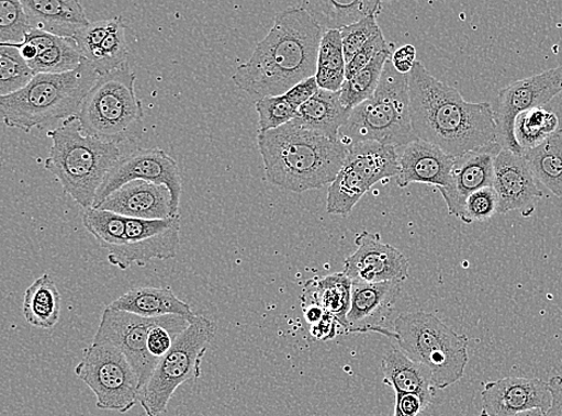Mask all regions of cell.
<instances>
[{
  "instance_id": "cell-11",
  "label": "cell",
  "mask_w": 562,
  "mask_h": 416,
  "mask_svg": "<svg viewBox=\"0 0 562 416\" xmlns=\"http://www.w3.org/2000/svg\"><path fill=\"white\" fill-rule=\"evenodd\" d=\"M560 93L562 67L522 78L503 88L492 105L501 147L522 155L514 133L517 116L522 112L543 108Z\"/></svg>"
},
{
  "instance_id": "cell-12",
  "label": "cell",
  "mask_w": 562,
  "mask_h": 416,
  "mask_svg": "<svg viewBox=\"0 0 562 416\" xmlns=\"http://www.w3.org/2000/svg\"><path fill=\"white\" fill-rule=\"evenodd\" d=\"M180 215L164 220L127 218L125 244L109 255V262L126 270L133 266L146 267L154 259L175 258L180 245Z\"/></svg>"
},
{
  "instance_id": "cell-6",
  "label": "cell",
  "mask_w": 562,
  "mask_h": 416,
  "mask_svg": "<svg viewBox=\"0 0 562 416\" xmlns=\"http://www.w3.org/2000/svg\"><path fill=\"white\" fill-rule=\"evenodd\" d=\"M416 139L408 76L398 74L389 59L374 95L351 111L348 122L339 130L338 140L347 148L359 142H378L396 148Z\"/></svg>"
},
{
  "instance_id": "cell-5",
  "label": "cell",
  "mask_w": 562,
  "mask_h": 416,
  "mask_svg": "<svg viewBox=\"0 0 562 416\" xmlns=\"http://www.w3.org/2000/svg\"><path fill=\"white\" fill-rule=\"evenodd\" d=\"M99 77L87 60L72 72L35 75L20 92L0 97L3 122L8 127L30 134L50 122L67 121L80 112Z\"/></svg>"
},
{
  "instance_id": "cell-16",
  "label": "cell",
  "mask_w": 562,
  "mask_h": 416,
  "mask_svg": "<svg viewBox=\"0 0 562 416\" xmlns=\"http://www.w3.org/2000/svg\"><path fill=\"white\" fill-rule=\"evenodd\" d=\"M493 188L498 194L499 214L519 212L530 217L544 196L525 156L505 149L495 159Z\"/></svg>"
},
{
  "instance_id": "cell-50",
  "label": "cell",
  "mask_w": 562,
  "mask_h": 416,
  "mask_svg": "<svg viewBox=\"0 0 562 416\" xmlns=\"http://www.w3.org/2000/svg\"><path fill=\"white\" fill-rule=\"evenodd\" d=\"M303 306L305 319L311 327L319 323L326 316V312L315 303H303Z\"/></svg>"
},
{
  "instance_id": "cell-14",
  "label": "cell",
  "mask_w": 562,
  "mask_h": 416,
  "mask_svg": "<svg viewBox=\"0 0 562 416\" xmlns=\"http://www.w3.org/2000/svg\"><path fill=\"white\" fill-rule=\"evenodd\" d=\"M145 180L161 184L171 191L176 215L179 214L182 179L177 161L159 148L137 149L123 155L98 192L93 207H98L110 194L130 183Z\"/></svg>"
},
{
  "instance_id": "cell-26",
  "label": "cell",
  "mask_w": 562,
  "mask_h": 416,
  "mask_svg": "<svg viewBox=\"0 0 562 416\" xmlns=\"http://www.w3.org/2000/svg\"><path fill=\"white\" fill-rule=\"evenodd\" d=\"M352 281L345 272L316 278L305 284L303 303H315L347 330V315L351 303Z\"/></svg>"
},
{
  "instance_id": "cell-8",
  "label": "cell",
  "mask_w": 562,
  "mask_h": 416,
  "mask_svg": "<svg viewBox=\"0 0 562 416\" xmlns=\"http://www.w3.org/2000/svg\"><path fill=\"white\" fill-rule=\"evenodd\" d=\"M392 329V339L405 356L429 372L436 389H447L463 379L469 361L464 335L427 312L401 315Z\"/></svg>"
},
{
  "instance_id": "cell-20",
  "label": "cell",
  "mask_w": 562,
  "mask_h": 416,
  "mask_svg": "<svg viewBox=\"0 0 562 416\" xmlns=\"http://www.w3.org/2000/svg\"><path fill=\"white\" fill-rule=\"evenodd\" d=\"M97 210L139 220H164L176 216L171 191L165 185L145 180L130 181L110 194Z\"/></svg>"
},
{
  "instance_id": "cell-44",
  "label": "cell",
  "mask_w": 562,
  "mask_h": 416,
  "mask_svg": "<svg viewBox=\"0 0 562 416\" xmlns=\"http://www.w3.org/2000/svg\"><path fill=\"white\" fill-rule=\"evenodd\" d=\"M385 50H390V47L385 41L383 32L381 31L375 34L371 41L358 52V55L347 64L346 80H349L352 76H356L364 68H368L373 59Z\"/></svg>"
},
{
  "instance_id": "cell-48",
  "label": "cell",
  "mask_w": 562,
  "mask_h": 416,
  "mask_svg": "<svg viewBox=\"0 0 562 416\" xmlns=\"http://www.w3.org/2000/svg\"><path fill=\"white\" fill-rule=\"evenodd\" d=\"M337 327H339L338 322L326 314L319 323L311 327V335L319 341L331 340L337 335Z\"/></svg>"
},
{
  "instance_id": "cell-9",
  "label": "cell",
  "mask_w": 562,
  "mask_h": 416,
  "mask_svg": "<svg viewBox=\"0 0 562 416\" xmlns=\"http://www.w3.org/2000/svg\"><path fill=\"white\" fill-rule=\"evenodd\" d=\"M215 336L216 325L213 321L194 316L142 389L139 405L147 416L166 413L180 385L201 379L202 361Z\"/></svg>"
},
{
  "instance_id": "cell-28",
  "label": "cell",
  "mask_w": 562,
  "mask_h": 416,
  "mask_svg": "<svg viewBox=\"0 0 562 416\" xmlns=\"http://www.w3.org/2000/svg\"><path fill=\"white\" fill-rule=\"evenodd\" d=\"M61 295L48 274L36 279L24 293L23 315L33 327L52 329L59 322Z\"/></svg>"
},
{
  "instance_id": "cell-21",
  "label": "cell",
  "mask_w": 562,
  "mask_h": 416,
  "mask_svg": "<svg viewBox=\"0 0 562 416\" xmlns=\"http://www.w3.org/2000/svg\"><path fill=\"white\" fill-rule=\"evenodd\" d=\"M454 162L453 156L442 151L432 143L416 139L404 146L398 155L400 172L397 185L426 184L446 188Z\"/></svg>"
},
{
  "instance_id": "cell-3",
  "label": "cell",
  "mask_w": 562,
  "mask_h": 416,
  "mask_svg": "<svg viewBox=\"0 0 562 416\" xmlns=\"http://www.w3.org/2000/svg\"><path fill=\"white\" fill-rule=\"evenodd\" d=\"M268 180L285 191L302 193L322 189L336 179L348 148L293 121L257 137Z\"/></svg>"
},
{
  "instance_id": "cell-51",
  "label": "cell",
  "mask_w": 562,
  "mask_h": 416,
  "mask_svg": "<svg viewBox=\"0 0 562 416\" xmlns=\"http://www.w3.org/2000/svg\"><path fill=\"white\" fill-rule=\"evenodd\" d=\"M515 416H546V413L542 411H530Z\"/></svg>"
},
{
  "instance_id": "cell-1",
  "label": "cell",
  "mask_w": 562,
  "mask_h": 416,
  "mask_svg": "<svg viewBox=\"0 0 562 416\" xmlns=\"http://www.w3.org/2000/svg\"><path fill=\"white\" fill-rule=\"evenodd\" d=\"M415 137L453 156L498 143L490 102H469L416 61L408 75Z\"/></svg>"
},
{
  "instance_id": "cell-18",
  "label": "cell",
  "mask_w": 562,
  "mask_h": 416,
  "mask_svg": "<svg viewBox=\"0 0 562 416\" xmlns=\"http://www.w3.org/2000/svg\"><path fill=\"white\" fill-rule=\"evenodd\" d=\"M502 150L499 143H493L454 158L449 184L437 189L447 202L450 215L461 218L470 194L493 187L495 159Z\"/></svg>"
},
{
  "instance_id": "cell-27",
  "label": "cell",
  "mask_w": 562,
  "mask_h": 416,
  "mask_svg": "<svg viewBox=\"0 0 562 416\" xmlns=\"http://www.w3.org/2000/svg\"><path fill=\"white\" fill-rule=\"evenodd\" d=\"M345 164L368 178L372 187L397 177L400 172L396 148L378 142H359L349 146Z\"/></svg>"
},
{
  "instance_id": "cell-15",
  "label": "cell",
  "mask_w": 562,
  "mask_h": 416,
  "mask_svg": "<svg viewBox=\"0 0 562 416\" xmlns=\"http://www.w3.org/2000/svg\"><path fill=\"white\" fill-rule=\"evenodd\" d=\"M358 249L346 258L345 274L352 282L403 283L409 277V261L396 247L382 241L378 233L363 231L356 238Z\"/></svg>"
},
{
  "instance_id": "cell-22",
  "label": "cell",
  "mask_w": 562,
  "mask_h": 416,
  "mask_svg": "<svg viewBox=\"0 0 562 416\" xmlns=\"http://www.w3.org/2000/svg\"><path fill=\"white\" fill-rule=\"evenodd\" d=\"M31 27L58 37H72L90 23L75 0H21Z\"/></svg>"
},
{
  "instance_id": "cell-37",
  "label": "cell",
  "mask_w": 562,
  "mask_h": 416,
  "mask_svg": "<svg viewBox=\"0 0 562 416\" xmlns=\"http://www.w3.org/2000/svg\"><path fill=\"white\" fill-rule=\"evenodd\" d=\"M83 60L75 38L59 37L54 46L29 64L35 75H57L77 70Z\"/></svg>"
},
{
  "instance_id": "cell-47",
  "label": "cell",
  "mask_w": 562,
  "mask_h": 416,
  "mask_svg": "<svg viewBox=\"0 0 562 416\" xmlns=\"http://www.w3.org/2000/svg\"><path fill=\"white\" fill-rule=\"evenodd\" d=\"M425 408L420 397L412 394H396L395 416H417Z\"/></svg>"
},
{
  "instance_id": "cell-39",
  "label": "cell",
  "mask_w": 562,
  "mask_h": 416,
  "mask_svg": "<svg viewBox=\"0 0 562 416\" xmlns=\"http://www.w3.org/2000/svg\"><path fill=\"white\" fill-rule=\"evenodd\" d=\"M31 30L21 0H0V44L21 45Z\"/></svg>"
},
{
  "instance_id": "cell-45",
  "label": "cell",
  "mask_w": 562,
  "mask_h": 416,
  "mask_svg": "<svg viewBox=\"0 0 562 416\" xmlns=\"http://www.w3.org/2000/svg\"><path fill=\"white\" fill-rule=\"evenodd\" d=\"M319 86L316 80V76L307 78L297 85H295L292 89L289 90L284 95L290 100L292 105L299 110L307 101H310L313 97H315L319 92Z\"/></svg>"
},
{
  "instance_id": "cell-49",
  "label": "cell",
  "mask_w": 562,
  "mask_h": 416,
  "mask_svg": "<svg viewBox=\"0 0 562 416\" xmlns=\"http://www.w3.org/2000/svg\"><path fill=\"white\" fill-rule=\"evenodd\" d=\"M552 393V407L546 416H562V376L555 375L548 382Z\"/></svg>"
},
{
  "instance_id": "cell-34",
  "label": "cell",
  "mask_w": 562,
  "mask_h": 416,
  "mask_svg": "<svg viewBox=\"0 0 562 416\" xmlns=\"http://www.w3.org/2000/svg\"><path fill=\"white\" fill-rule=\"evenodd\" d=\"M127 217L109 211L89 207L83 213V225L109 255L121 250L126 238Z\"/></svg>"
},
{
  "instance_id": "cell-33",
  "label": "cell",
  "mask_w": 562,
  "mask_h": 416,
  "mask_svg": "<svg viewBox=\"0 0 562 416\" xmlns=\"http://www.w3.org/2000/svg\"><path fill=\"white\" fill-rule=\"evenodd\" d=\"M559 130V119L554 112L543 108L522 112L515 122V138L521 153L538 148Z\"/></svg>"
},
{
  "instance_id": "cell-23",
  "label": "cell",
  "mask_w": 562,
  "mask_h": 416,
  "mask_svg": "<svg viewBox=\"0 0 562 416\" xmlns=\"http://www.w3.org/2000/svg\"><path fill=\"white\" fill-rule=\"evenodd\" d=\"M109 307L145 318L179 316L194 318L190 304L181 301L171 288H139L116 297Z\"/></svg>"
},
{
  "instance_id": "cell-13",
  "label": "cell",
  "mask_w": 562,
  "mask_h": 416,
  "mask_svg": "<svg viewBox=\"0 0 562 416\" xmlns=\"http://www.w3.org/2000/svg\"><path fill=\"white\" fill-rule=\"evenodd\" d=\"M162 318L139 317L108 306L102 312L94 336L93 342L112 345L124 353L138 374L142 389L148 383L159 363V360L149 353L148 340L150 331Z\"/></svg>"
},
{
  "instance_id": "cell-46",
  "label": "cell",
  "mask_w": 562,
  "mask_h": 416,
  "mask_svg": "<svg viewBox=\"0 0 562 416\" xmlns=\"http://www.w3.org/2000/svg\"><path fill=\"white\" fill-rule=\"evenodd\" d=\"M415 58L416 48L413 45H404L392 54L391 63L398 74L408 76L416 63Z\"/></svg>"
},
{
  "instance_id": "cell-31",
  "label": "cell",
  "mask_w": 562,
  "mask_h": 416,
  "mask_svg": "<svg viewBox=\"0 0 562 416\" xmlns=\"http://www.w3.org/2000/svg\"><path fill=\"white\" fill-rule=\"evenodd\" d=\"M346 58L339 31H326L319 47L316 80L321 89L339 92L346 82Z\"/></svg>"
},
{
  "instance_id": "cell-30",
  "label": "cell",
  "mask_w": 562,
  "mask_h": 416,
  "mask_svg": "<svg viewBox=\"0 0 562 416\" xmlns=\"http://www.w3.org/2000/svg\"><path fill=\"white\" fill-rule=\"evenodd\" d=\"M536 179L555 198L562 199V128L538 148L522 154Z\"/></svg>"
},
{
  "instance_id": "cell-29",
  "label": "cell",
  "mask_w": 562,
  "mask_h": 416,
  "mask_svg": "<svg viewBox=\"0 0 562 416\" xmlns=\"http://www.w3.org/2000/svg\"><path fill=\"white\" fill-rule=\"evenodd\" d=\"M321 27L326 31H341L350 24L370 16H378L383 3L375 0H355V2H335V0H318L304 7Z\"/></svg>"
},
{
  "instance_id": "cell-7",
  "label": "cell",
  "mask_w": 562,
  "mask_h": 416,
  "mask_svg": "<svg viewBox=\"0 0 562 416\" xmlns=\"http://www.w3.org/2000/svg\"><path fill=\"white\" fill-rule=\"evenodd\" d=\"M135 85L136 74L128 63L101 75L76 114L83 133L116 146L140 138L145 111Z\"/></svg>"
},
{
  "instance_id": "cell-38",
  "label": "cell",
  "mask_w": 562,
  "mask_h": 416,
  "mask_svg": "<svg viewBox=\"0 0 562 416\" xmlns=\"http://www.w3.org/2000/svg\"><path fill=\"white\" fill-rule=\"evenodd\" d=\"M34 77L35 72L16 46L0 44V97L20 92Z\"/></svg>"
},
{
  "instance_id": "cell-10",
  "label": "cell",
  "mask_w": 562,
  "mask_h": 416,
  "mask_svg": "<svg viewBox=\"0 0 562 416\" xmlns=\"http://www.w3.org/2000/svg\"><path fill=\"white\" fill-rule=\"evenodd\" d=\"M75 374L94 393L101 411L125 414L139 403L138 374L124 353L112 345L93 342L85 348Z\"/></svg>"
},
{
  "instance_id": "cell-32",
  "label": "cell",
  "mask_w": 562,
  "mask_h": 416,
  "mask_svg": "<svg viewBox=\"0 0 562 416\" xmlns=\"http://www.w3.org/2000/svg\"><path fill=\"white\" fill-rule=\"evenodd\" d=\"M372 188L368 178L345 164L329 187L326 212L348 216Z\"/></svg>"
},
{
  "instance_id": "cell-42",
  "label": "cell",
  "mask_w": 562,
  "mask_h": 416,
  "mask_svg": "<svg viewBox=\"0 0 562 416\" xmlns=\"http://www.w3.org/2000/svg\"><path fill=\"white\" fill-rule=\"evenodd\" d=\"M376 16H370L339 31L342 36L344 54L348 64L371 38L381 32Z\"/></svg>"
},
{
  "instance_id": "cell-35",
  "label": "cell",
  "mask_w": 562,
  "mask_h": 416,
  "mask_svg": "<svg viewBox=\"0 0 562 416\" xmlns=\"http://www.w3.org/2000/svg\"><path fill=\"white\" fill-rule=\"evenodd\" d=\"M391 57V50L382 52L368 68L346 80L341 89V101L346 109L356 110L374 95L379 83H381L385 64Z\"/></svg>"
},
{
  "instance_id": "cell-36",
  "label": "cell",
  "mask_w": 562,
  "mask_h": 416,
  "mask_svg": "<svg viewBox=\"0 0 562 416\" xmlns=\"http://www.w3.org/2000/svg\"><path fill=\"white\" fill-rule=\"evenodd\" d=\"M125 30L123 19L115 18L113 29L102 45L83 57L100 76L120 69L127 63L128 47Z\"/></svg>"
},
{
  "instance_id": "cell-4",
  "label": "cell",
  "mask_w": 562,
  "mask_h": 416,
  "mask_svg": "<svg viewBox=\"0 0 562 416\" xmlns=\"http://www.w3.org/2000/svg\"><path fill=\"white\" fill-rule=\"evenodd\" d=\"M47 136L52 147L45 170L85 211L93 207L104 180L122 159L120 146L85 134L77 115L50 130Z\"/></svg>"
},
{
  "instance_id": "cell-2",
  "label": "cell",
  "mask_w": 562,
  "mask_h": 416,
  "mask_svg": "<svg viewBox=\"0 0 562 416\" xmlns=\"http://www.w3.org/2000/svg\"><path fill=\"white\" fill-rule=\"evenodd\" d=\"M323 34L321 24L304 7L281 11L232 81L258 100L285 94L295 85L316 76Z\"/></svg>"
},
{
  "instance_id": "cell-17",
  "label": "cell",
  "mask_w": 562,
  "mask_h": 416,
  "mask_svg": "<svg viewBox=\"0 0 562 416\" xmlns=\"http://www.w3.org/2000/svg\"><path fill=\"white\" fill-rule=\"evenodd\" d=\"M480 416H515L530 411L547 413L552 407L548 383L527 376H506L488 382L481 393Z\"/></svg>"
},
{
  "instance_id": "cell-41",
  "label": "cell",
  "mask_w": 562,
  "mask_h": 416,
  "mask_svg": "<svg viewBox=\"0 0 562 416\" xmlns=\"http://www.w3.org/2000/svg\"><path fill=\"white\" fill-rule=\"evenodd\" d=\"M496 214H499L498 194L493 187L483 188L467 199L461 221L467 225L485 223Z\"/></svg>"
},
{
  "instance_id": "cell-43",
  "label": "cell",
  "mask_w": 562,
  "mask_h": 416,
  "mask_svg": "<svg viewBox=\"0 0 562 416\" xmlns=\"http://www.w3.org/2000/svg\"><path fill=\"white\" fill-rule=\"evenodd\" d=\"M114 23L115 18L111 20L90 22L86 29L75 36L78 50H80L82 57L102 45L104 38H106L111 33Z\"/></svg>"
},
{
  "instance_id": "cell-19",
  "label": "cell",
  "mask_w": 562,
  "mask_h": 416,
  "mask_svg": "<svg viewBox=\"0 0 562 416\" xmlns=\"http://www.w3.org/2000/svg\"><path fill=\"white\" fill-rule=\"evenodd\" d=\"M402 291V283L352 282L351 303L347 315V333H378L390 337L394 329L385 327Z\"/></svg>"
},
{
  "instance_id": "cell-25",
  "label": "cell",
  "mask_w": 562,
  "mask_h": 416,
  "mask_svg": "<svg viewBox=\"0 0 562 416\" xmlns=\"http://www.w3.org/2000/svg\"><path fill=\"white\" fill-rule=\"evenodd\" d=\"M351 111L344 106L341 90L319 92L297 110L295 122L334 140H338L339 130L348 122Z\"/></svg>"
},
{
  "instance_id": "cell-40",
  "label": "cell",
  "mask_w": 562,
  "mask_h": 416,
  "mask_svg": "<svg viewBox=\"0 0 562 416\" xmlns=\"http://www.w3.org/2000/svg\"><path fill=\"white\" fill-rule=\"evenodd\" d=\"M259 133L280 128L296 120L297 110L285 95L268 97L256 101Z\"/></svg>"
},
{
  "instance_id": "cell-24",
  "label": "cell",
  "mask_w": 562,
  "mask_h": 416,
  "mask_svg": "<svg viewBox=\"0 0 562 416\" xmlns=\"http://www.w3.org/2000/svg\"><path fill=\"white\" fill-rule=\"evenodd\" d=\"M384 384L395 394H412L422 398L426 408L434 401L435 385L429 372L405 356L398 347H392L382 360Z\"/></svg>"
}]
</instances>
